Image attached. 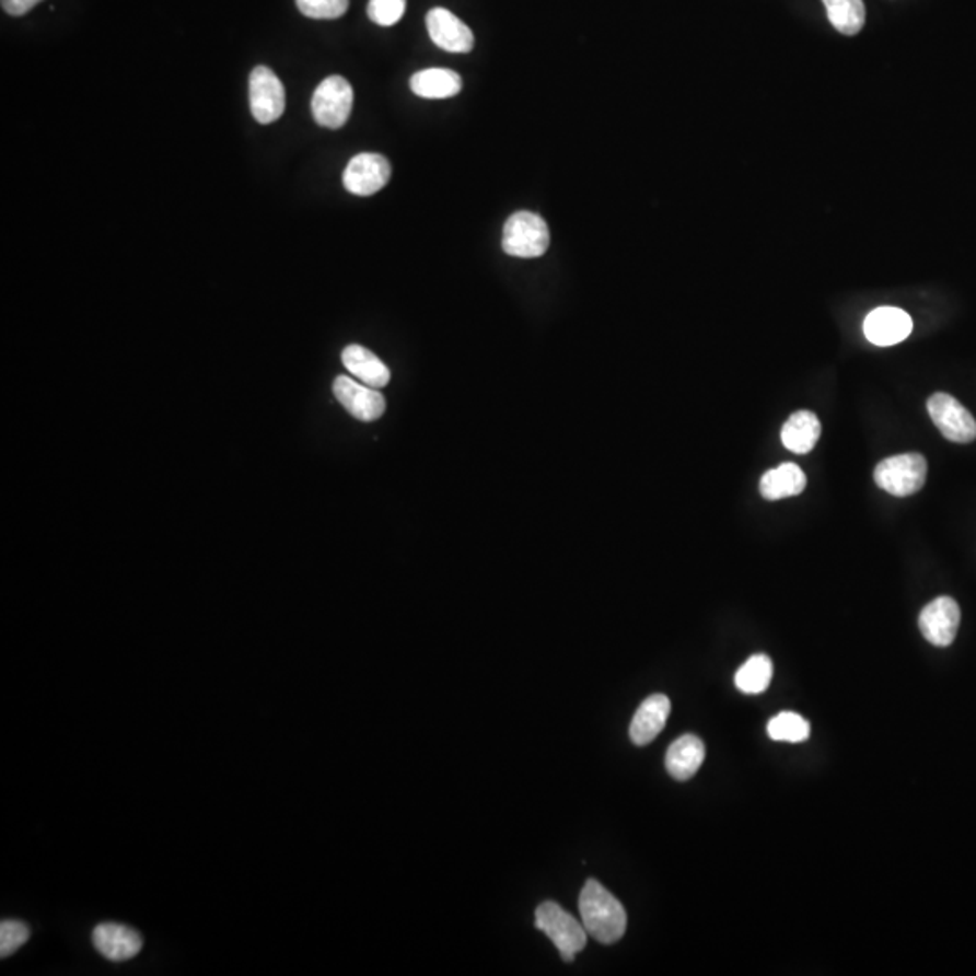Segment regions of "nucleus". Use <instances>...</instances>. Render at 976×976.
Here are the masks:
<instances>
[{
	"label": "nucleus",
	"instance_id": "obj_1",
	"mask_svg": "<svg viewBox=\"0 0 976 976\" xmlns=\"http://www.w3.org/2000/svg\"><path fill=\"white\" fill-rule=\"evenodd\" d=\"M582 926L588 936L601 944H615L623 939L628 926V915L615 895L603 884L590 879L579 897Z\"/></svg>",
	"mask_w": 976,
	"mask_h": 976
},
{
	"label": "nucleus",
	"instance_id": "obj_2",
	"mask_svg": "<svg viewBox=\"0 0 976 976\" xmlns=\"http://www.w3.org/2000/svg\"><path fill=\"white\" fill-rule=\"evenodd\" d=\"M535 928L556 944L559 955L567 962L573 961L577 953L586 945L588 933L584 926L551 901L539 904V908L535 909Z\"/></svg>",
	"mask_w": 976,
	"mask_h": 976
},
{
	"label": "nucleus",
	"instance_id": "obj_3",
	"mask_svg": "<svg viewBox=\"0 0 976 976\" xmlns=\"http://www.w3.org/2000/svg\"><path fill=\"white\" fill-rule=\"evenodd\" d=\"M550 246V230L545 219L534 212H515L503 229V249L512 257L535 259Z\"/></svg>",
	"mask_w": 976,
	"mask_h": 976
},
{
	"label": "nucleus",
	"instance_id": "obj_4",
	"mask_svg": "<svg viewBox=\"0 0 976 976\" xmlns=\"http://www.w3.org/2000/svg\"><path fill=\"white\" fill-rule=\"evenodd\" d=\"M926 474H928L926 457L917 452H908L883 460L875 467L873 478L886 492L897 498H906L925 487Z\"/></svg>",
	"mask_w": 976,
	"mask_h": 976
},
{
	"label": "nucleus",
	"instance_id": "obj_5",
	"mask_svg": "<svg viewBox=\"0 0 976 976\" xmlns=\"http://www.w3.org/2000/svg\"><path fill=\"white\" fill-rule=\"evenodd\" d=\"M353 88L342 77H329L315 89L312 98L313 118L326 129H340L353 109Z\"/></svg>",
	"mask_w": 976,
	"mask_h": 976
},
{
	"label": "nucleus",
	"instance_id": "obj_6",
	"mask_svg": "<svg viewBox=\"0 0 976 976\" xmlns=\"http://www.w3.org/2000/svg\"><path fill=\"white\" fill-rule=\"evenodd\" d=\"M249 111L255 120L268 125L284 115V85L270 68L257 66L249 73Z\"/></svg>",
	"mask_w": 976,
	"mask_h": 976
},
{
	"label": "nucleus",
	"instance_id": "obj_7",
	"mask_svg": "<svg viewBox=\"0 0 976 976\" xmlns=\"http://www.w3.org/2000/svg\"><path fill=\"white\" fill-rule=\"evenodd\" d=\"M928 413L945 440L955 443L975 442L976 420L953 396L936 393L928 400Z\"/></svg>",
	"mask_w": 976,
	"mask_h": 976
},
{
	"label": "nucleus",
	"instance_id": "obj_8",
	"mask_svg": "<svg viewBox=\"0 0 976 976\" xmlns=\"http://www.w3.org/2000/svg\"><path fill=\"white\" fill-rule=\"evenodd\" d=\"M391 163L382 154L362 152L344 171V187L355 196H373L390 183Z\"/></svg>",
	"mask_w": 976,
	"mask_h": 976
},
{
	"label": "nucleus",
	"instance_id": "obj_9",
	"mask_svg": "<svg viewBox=\"0 0 976 976\" xmlns=\"http://www.w3.org/2000/svg\"><path fill=\"white\" fill-rule=\"evenodd\" d=\"M958 626H961V608L955 599H936L920 612V631L925 635V639L937 648H948L953 644Z\"/></svg>",
	"mask_w": 976,
	"mask_h": 976
},
{
	"label": "nucleus",
	"instance_id": "obj_10",
	"mask_svg": "<svg viewBox=\"0 0 976 976\" xmlns=\"http://www.w3.org/2000/svg\"><path fill=\"white\" fill-rule=\"evenodd\" d=\"M335 398L340 406L348 410L349 415L360 421L379 420L385 413V398L379 391L369 385H362L351 376L340 374L333 384Z\"/></svg>",
	"mask_w": 976,
	"mask_h": 976
},
{
	"label": "nucleus",
	"instance_id": "obj_11",
	"mask_svg": "<svg viewBox=\"0 0 976 976\" xmlns=\"http://www.w3.org/2000/svg\"><path fill=\"white\" fill-rule=\"evenodd\" d=\"M426 24L429 37L443 51H473V30L462 19H457L452 11L445 10V8H432L427 13Z\"/></svg>",
	"mask_w": 976,
	"mask_h": 976
},
{
	"label": "nucleus",
	"instance_id": "obj_12",
	"mask_svg": "<svg viewBox=\"0 0 976 976\" xmlns=\"http://www.w3.org/2000/svg\"><path fill=\"white\" fill-rule=\"evenodd\" d=\"M914 332V321L898 307L884 306L873 310L864 321V335L875 346H895Z\"/></svg>",
	"mask_w": 976,
	"mask_h": 976
},
{
	"label": "nucleus",
	"instance_id": "obj_13",
	"mask_svg": "<svg viewBox=\"0 0 976 976\" xmlns=\"http://www.w3.org/2000/svg\"><path fill=\"white\" fill-rule=\"evenodd\" d=\"M93 945L107 961L124 962L140 953L143 939L129 926L102 922L93 930Z\"/></svg>",
	"mask_w": 976,
	"mask_h": 976
},
{
	"label": "nucleus",
	"instance_id": "obj_14",
	"mask_svg": "<svg viewBox=\"0 0 976 976\" xmlns=\"http://www.w3.org/2000/svg\"><path fill=\"white\" fill-rule=\"evenodd\" d=\"M671 701L665 695H651L640 704L635 712L629 737L635 745H648L664 731L665 722L670 718Z\"/></svg>",
	"mask_w": 976,
	"mask_h": 976
},
{
	"label": "nucleus",
	"instance_id": "obj_15",
	"mask_svg": "<svg viewBox=\"0 0 976 976\" xmlns=\"http://www.w3.org/2000/svg\"><path fill=\"white\" fill-rule=\"evenodd\" d=\"M706 759V745L700 737L686 734L671 743L665 754V767L676 781L692 779Z\"/></svg>",
	"mask_w": 976,
	"mask_h": 976
},
{
	"label": "nucleus",
	"instance_id": "obj_16",
	"mask_svg": "<svg viewBox=\"0 0 976 976\" xmlns=\"http://www.w3.org/2000/svg\"><path fill=\"white\" fill-rule=\"evenodd\" d=\"M342 364L349 373L353 374L355 379L364 382L369 387L379 390V387L390 384V368L373 351L362 348L359 344H351L344 349Z\"/></svg>",
	"mask_w": 976,
	"mask_h": 976
},
{
	"label": "nucleus",
	"instance_id": "obj_17",
	"mask_svg": "<svg viewBox=\"0 0 976 976\" xmlns=\"http://www.w3.org/2000/svg\"><path fill=\"white\" fill-rule=\"evenodd\" d=\"M410 89L420 98H452L462 91V77L451 69H423V71L413 74Z\"/></svg>",
	"mask_w": 976,
	"mask_h": 976
},
{
	"label": "nucleus",
	"instance_id": "obj_18",
	"mask_svg": "<svg viewBox=\"0 0 976 976\" xmlns=\"http://www.w3.org/2000/svg\"><path fill=\"white\" fill-rule=\"evenodd\" d=\"M806 487V476L795 463H783L764 474L759 479V492L769 501L792 498L803 492Z\"/></svg>",
	"mask_w": 976,
	"mask_h": 976
},
{
	"label": "nucleus",
	"instance_id": "obj_19",
	"mask_svg": "<svg viewBox=\"0 0 976 976\" xmlns=\"http://www.w3.org/2000/svg\"><path fill=\"white\" fill-rule=\"evenodd\" d=\"M821 437L820 418L811 410H798L785 421L781 442L795 454H806L815 448Z\"/></svg>",
	"mask_w": 976,
	"mask_h": 976
},
{
	"label": "nucleus",
	"instance_id": "obj_20",
	"mask_svg": "<svg viewBox=\"0 0 976 976\" xmlns=\"http://www.w3.org/2000/svg\"><path fill=\"white\" fill-rule=\"evenodd\" d=\"M826 15L837 32L853 37L867 21V8L862 0H823Z\"/></svg>",
	"mask_w": 976,
	"mask_h": 976
},
{
	"label": "nucleus",
	"instance_id": "obj_21",
	"mask_svg": "<svg viewBox=\"0 0 976 976\" xmlns=\"http://www.w3.org/2000/svg\"><path fill=\"white\" fill-rule=\"evenodd\" d=\"M772 673V660L767 654H754L737 670L734 684L745 695H759L769 689Z\"/></svg>",
	"mask_w": 976,
	"mask_h": 976
},
{
	"label": "nucleus",
	"instance_id": "obj_22",
	"mask_svg": "<svg viewBox=\"0 0 976 976\" xmlns=\"http://www.w3.org/2000/svg\"><path fill=\"white\" fill-rule=\"evenodd\" d=\"M774 742L801 743L811 736V723L798 712H779L767 725Z\"/></svg>",
	"mask_w": 976,
	"mask_h": 976
},
{
	"label": "nucleus",
	"instance_id": "obj_23",
	"mask_svg": "<svg viewBox=\"0 0 976 976\" xmlns=\"http://www.w3.org/2000/svg\"><path fill=\"white\" fill-rule=\"evenodd\" d=\"M302 15L315 21H333L348 11L349 0H295Z\"/></svg>",
	"mask_w": 976,
	"mask_h": 976
},
{
	"label": "nucleus",
	"instance_id": "obj_24",
	"mask_svg": "<svg viewBox=\"0 0 976 976\" xmlns=\"http://www.w3.org/2000/svg\"><path fill=\"white\" fill-rule=\"evenodd\" d=\"M406 0H369L368 15L379 26H395L406 13Z\"/></svg>",
	"mask_w": 976,
	"mask_h": 976
},
{
	"label": "nucleus",
	"instance_id": "obj_25",
	"mask_svg": "<svg viewBox=\"0 0 976 976\" xmlns=\"http://www.w3.org/2000/svg\"><path fill=\"white\" fill-rule=\"evenodd\" d=\"M30 939V928L21 920H2L0 925V956L13 955Z\"/></svg>",
	"mask_w": 976,
	"mask_h": 976
},
{
	"label": "nucleus",
	"instance_id": "obj_26",
	"mask_svg": "<svg viewBox=\"0 0 976 976\" xmlns=\"http://www.w3.org/2000/svg\"><path fill=\"white\" fill-rule=\"evenodd\" d=\"M38 2L42 0H2V8L8 15L22 16L32 11Z\"/></svg>",
	"mask_w": 976,
	"mask_h": 976
}]
</instances>
